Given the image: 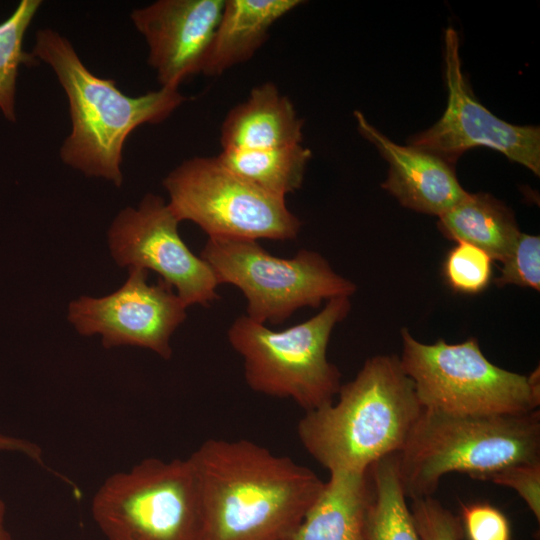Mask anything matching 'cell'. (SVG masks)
<instances>
[{
	"instance_id": "7a4b0ae2",
	"label": "cell",
	"mask_w": 540,
	"mask_h": 540,
	"mask_svg": "<svg viewBox=\"0 0 540 540\" xmlns=\"http://www.w3.org/2000/svg\"><path fill=\"white\" fill-rule=\"evenodd\" d=\"M31 54L53 70L68 100L71 131L60 147V159L116 187L123 183L128 136L139 126L163 122L186 101L178 89L166 87L126 95L114 80L91 72L70 40L52 28L37 31Z\"/></svg>"
},
{
	"instance_id": "44dd1931",
	"label": "cell",
	"mask_w": 540,
	"mask_h": 540,
	"mask_svg": "<svg viewBox=\"0 0 540 540\" xmlns=\"http://www.w3.org/2000/svg\"><path fill=\"white\" fill-rule=\"evenodd\" d=\"M42 1L22 0L13 13L0 23V110L15 121L16 79L22 63L31 64L35 58L23 50L24 35Z\"/></svg>"
},
{
	"instance_id": "52a82bcc",
	"label": "cell",
	"mask_w": 540,
	"mask_h": 540,
	"mask_svg": "<svg viewBox=\"0 0 540 540\" xmlns=\"http://www.w3.org/2000/svg\"><path fill=\"white\" fill-rule=\"evenodd\" d=\"M107 540H200L201 506L191 461L145 459L109 476L92 499Z\"/></svg>"
},
{
	"instance_id": "d6986e66",
	"label": "cell",
	"mask_w": 540,
	"mask_h": 540,
	"mask_svg": "<svg viewBox=\"0 0 540 540\" xmlns=\"http://www.w3.org/2000/svg\"><path fill=\"white\" fill-rule=\"evenodd\" d=\"M312 157L302 144L251 151H221L218 160L257 188L285 198L302 186Z\"/></svg>"
},
{
	"instance_id": "5b68a950",
	"label": "cell",
	"mask_w": 540,
	"mask_h": 540,
	"mask_svg": "<svg viewBox=\"0 0 540 540\" xmlns=\"http://www.w3.org/2000/svg\"><path fill=\"white\" fill-rule=\"evenodd\" d=\"M350 308L349 297L333 298L312 318L280 331L246 315L237 317L227 335L243 359L248 386L268 396L290 398L305 412L332 403L341 374L328 361L327 346Z\"/></svg>"
},
{
	"instance_id": "8992f818",
	"label": "cell",
	"mask_w": 540,
	"mask_h": 540,
	"mask_svg": "<svg viewBox=\"0 0 540 540\" xmlns=\"http://www.w3.org/2000/svg\"><path fill=\"white\" fill-rule=\"evenodd\" d=\"M402 368L423 409L455 415L522 414L540 404L539 367L529 375L502 369L482 353L476 339L448 344L416 340L401 331Z\"/></svg>"
},
{
	"instance_id": "6da1fadb",
	"label": "cell",
	"mask_w": 540,
	"mask_h": 540,
	"mask_svg": "<svg viewBox=\"0 0 540 540\" xmlns=\"http://www.w3.org/2000/svg\"><path fill=\"white\" fill-rule=\"evenodd\" d=\"M189 459L200 540H287L324 487L311 469L246 439L206 440Z\"/></svg>"
},
{
	"instance_id": "277c9868",
	"label": "cell",
	"mask_w": 540,
	"mask_h": 540,
	"mask_svg": "<svg viewBox=\"0 0 540 540\" xmlns=\"http://www.w3.org/2000/svg\"><path fill=\"white\" fill-rule=\"evenodd\" d=\"M407 498L431 497L448 473L474 479L519 463L540 462V413L455 415L423 409L397 453Z\"/></svg>"
},
{
	"instance_id": "7c38bea8",
	"label": "cell",
	"mask_w": 540,
	"mask_h": 540,
	"mask_svg": "<svg viewBox=\"0 0 540 540\" xmlns=\"http://www.w3.org/2000/svg\"><path fill=\"white\" fill-rule=\"evenodd\" d=\"M147 275V270L129 267L128 278L117 291L70 302L69 322L81 335H101L106 348L138 346L169 359L170 338L186 319L187 306L169 284L161 278L149 284Z\"/></svg>"
},
{
	"instance_id": "2e32d148",
	"label": "cell",
	"mask_w": 540,
	"mask_h": 540,
	"mask_svg": "<svg viewBox=\"0 0 540 540\" xmlns=\"http://www.w3.org/2000/svg\"><path fill=\"white\" fill-rule=\"evenodd\" d=\"M302 3L301 0H224L201 73L219 76L250 60L265 43L270 28Z\"/></svg>"
},
{
	"instance_id": "cb8c5ba5",
	"label": "cell",
	"mask_w": 540,
	"mask_h": 540,
	"mask_svg": "<svg viewBox=\"0 0 540 540\" xmlns=\"http://www.w3.org/2000/svg\"><path fill=\"white\" fill-rule=\"evenodd\" d=\"M411 513L421 540H462L460 517L431 497L412 500Z\"/></svg>"
},
{
	"instance_id": "d4e9b609",
	"label": "cell",
	"mask_w": 540,
	"mask_h": 540,
	"mask_svg": "<svg viewBox=\"0 0 540 540\" xmlns=\"http://www.w3.org/2000/svg\"><path fill=\"white\" fill-rule=\"evenodd\" d=\"M460 520L468 540H511L507 517L489 503L462 505Z\"/></svg>"
},
{
	"instance_id": "4316f807",
	"label": "cell",
	"mask_w": 540,
	"mask_h": 540,
	"mask_svg": "<svg viewBox=\"0 0 540 540\" xmlns=\"http://www.w3.org/2000/svg\"><path fill=\"white\" fill-rule=\"evenodd\" d=\"M0 451L22 453L30 459L41 461V449L34 443L0 433Z\"/></svg>"
},
{
	"instance_id": "ba28073f",
	"label": "cell",
	"mask_w": 540,
	"mask_h": 540,
	"mask_svg": "<svg viewBox=\"0 0 540 540\" xmlns=\"http://www.w3.org/2000/svg\"><path fill=\"white\" fill-rule=\"evenodd\" d=\"M200 257L219 284L241 290L247 300L246 316L261 324H282L300 308H316L323 300L350 297L356 290L354 283L310 250L279 258L257 240L209 237Z\"/></svg>"
},
{
	"instance_id": "3957f363",
	"label": "cell",
	"mask_w": 540,
	"mask_h": 540,
	"mask_svg": "<svg viewBox=\"0 0 540 540\" xmlns=\"http://www.w3.org/2000/svg\"><path fill=\"white\" fill-rule=\"evenodd\" d=\"M339 398L305 412L297 427L305 450L329 472H366L399 453L422 406L396 356L369 358Z\"/></svg>"
},
{
	"instance_id": "5bb4252c",
	"label": "cell",
	"mask_w": 540,
	"mask_h": 540,
	"mask_svg": "<svg viewBox=\"0 0 540 540\" xmlns=\"http://www.w3.org/2000/svg\"><path fill=\"white\" fill-rule=\"evenodd\" d=\"M354 116L359 133L389 163L382 187L403 206L439 217L465 197L467 192L452 164L426 150L398 145L373 127L361 112L355 111Z\"/></svg>"
},
{
	"instance_id": "30bf717a",
	"label": "cell",
	"mask_w": 540,
	"mask_h": 540,
	"mask_svg": "<svg viewBox=\"0 0 540 540\" xmlns=\"http://www.w3.org/2000/svg\"><path fill=\"white\" fill-rule=\"evenodd\" d=\"M178 224L168 202L148 193L137 207H126L114 218L107 233L110 253L121 267L158 273L187 307L208 306L219 298V283L208 263L183 242Z\"/></svg>"
},
{
	"instance_id": "603a6c76",
	"label": "cell",
	"mask_w": 540,
	"mask_h": 540,
	"mask_svg": "<svg viewBox=\"0 0 540 540\" xmlns=\"http://www.w3.org/2000/svg\"><path fill=\"white\" fill-rule=\"evenodd\" d=\"M500 275L495 279L498 286L517 285L540 289V238L520 233L516 243L501 261Z\"/></svg>"
},
{
	"instance_id": "484cf974",
	"label": "cell",
	"mask_w": 540,
	"mask_h": 540,
	"mask_svg": "<svg viewBox=\"0 0 540 540\" xmlns=\"http://www.w3.org/2000/svg\"><path fill=\"white\" fill-rule=\"evenodd\" d=\"M483 480L514 489L539 522L540 462L510 465L485 476Z\"/></svg>"
},
{
	"instance_id": "ffe728a7",
	"label": "cell",
	"mask_w": 540,
	"mask_h": 540,
	"mask_svg": "<svg viewBox=\"0 0 540 540\" xmlns=\"http://www.w3.org/2000/svg\"><path fill=\"white\" fill-rule=\"evenodd\" d=\"M369 481L366 540H421L400 481L397 454L372 464Z\"/></svg>"
},
{
	"instance_id": "f1b7e54d",
	"label": "cell",
	"mask_w": 540,
	"mask_h": 540,
	"mask_svg": "<svg viewBox=\"0 0 540 540\" xmlns=\"http://www.w3.org/2000/svg\"><path fill=\"white\" fill-rule=\"evenodd\" d=\"M0 540H12L5 528L0 529Z\"/></svg>"
},
{
	"instance_id": "9a60e30c",
	"label": "cell",
	"mask_w": 540,
	"mask_h": 540,
	"mask_svg": "<svg viewBox=\"0 0 540 540\" xmlns=\"http://www.w3.org/2000/svg\"><path fill=\"white\" fill-rule=\"evenodd\" d=\"M303 120L291 100L272 82L255 86L225 116L222 151L263 150L302 144Z\"/></svg>"
},
{
	"instance_id": "9c48e42d",
	"label": "cell",
	"mask_w": 540,
	"mask_h": 540,
	"mask_svg": "<svg viewBox=\"0 0 540 540\" xmlns=\"http://www.w3.org/2000/svg\"><path fill=\"white\" fill-rule=\"evenodd\" d=\"M179 222L197 224L208 237L291 240L302 222L285 198L269 194L228 170L217 158L195 156L163 179Z\"/></svg>"
},
{
	"instance_id": "8fae6325",
	"label": "cell",
	"mask_w": 540,
	"mask_h": 540,
	"mask_svg": "<svg viewBox=\"0 0 540 540\" xmlns=\"http://www.w3.org/2000/svg\"><path fill=\"white\" fill-rule=\"evenodd\" d=\"M444 62L448 90L446 110L433 126L413 136L410 145L452 165L465 151L483 146L499 151L539 175V127L501 120L474 97L462 73L459 36L452 27L444 33Z\"/></svg>"
},
{
	"instance_id": "ac0fdd59",
	"label": "cell",
	"mask_w": 540,
	"mask_h": 540,
	"mask_svg": "<svg viewBox=\"0 0 540 540\" xmlns=\"http://www.w3.org/2000/svg\"><path fill=\"white\" fill-rule=\"evenodd\" d=\"M438 228L446 238L474 245L500 262L521 233L513 212L486 193L467 192L439 216Z\"/></svg>"
},
{
	"instance_id": "4fadbf2b",
	"label": "cell",
	"mask_w": 540,
	"mask_h": 540,
	"mask_svg": "<svg viewBox=\"0 0 540 540\" xmlns=\"http://www.w3.org/2000/svg\"><path fill=\"white\" fill-rule=\"evenodd\" d=\"M223 6L224 0H158L131 12L160 87L178 89L201 73Z\"/></svg>"
},
{
	"instance_id": "83f0119b",
	"label": "cell",
	"mask_w": 540,
	"mask_h": 540,
	"mask_svg": "<svg viewBox=\"0 0 540 540\" xmlns=\"http://www.w3.org/2000/svg\"><path fill=\"white\" fill-rule=\"evenodd\" d=\"M5 513V504L0 499V529L4 528Z\"/></svg>"
},
{
	"instance_id": "7402d4cb",
	"label": "cell",
	"mask_w": 540,
	"mask_h": 540,
	"mask_svg": "<svg viewBox=\"0 0 540 540\" xmlns=\"http://www.w3.org/2000/svg\"><path fill=\"white\" fill-rule=\"evenodd\" d=\"M492 257L484 250L457 242L447 254L443 273L447 284L464 294L482 292L492 278Z\"/></svg>"
},
{
	"instance_id": "e0dca14e",
	"label": "cell",
	"mask_w": 540,
	"mask_h": 540,
	"mask_svg": "<svg viewBox=\"0 0 540 540\" xmlns=\"http://www.w3.org/2000/svg\"><path fill=\"white\" fill-rule=\"evenodd\" d=\"M370 497L366 472H330V479L287 540H366Z\"/></svg>"
}]
</instances>
